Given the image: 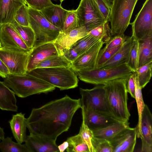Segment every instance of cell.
Masks as SVG:
<instances>
[{"instance_id":"1","label":"cell","mask_w":152,"mask_h":152,"mask_svg":"<svg viewBox=\"0 0 152 152\" xmlns=\"http://www.w3.org/2000/svg\"><path fill=\"white\" fill-rule=\"evenodd\" d=\"M81 107L80 99H73L67 95L52 100L32 109L27 118V128L30 133L56 141L68 130L74 114Z\"/></svg>"},{"instance_id":"2","label":"cell","mask_w":152,"mask_h":152,"mask_svg":"<svg viewBox=\"0 0 152 152\" xmlns=\"http://www.w3.org/2000/svg\"><path fill=\"white\" fill-rule=\"evenodd\" d=\"M3 82L15 95L21 98L52 92L56 88L46 81L28 74L23 75L10 74L4 78Z\"/></svg>"},{"instance_id":"3","label":"cell","mask_w":152,"mask_h":152,"mask_svg":"<svg viewBox=\"0 0 152 152\" xmlns=\"http://www.w3.org/2000/svg\"><path fill=\"white\" fill-rule=\"evenodd\" d=\"M126 78L115 79L104 85L113 117L124 122H128L130 116L127 106Z\"/></svg>"},{"instance_id":"4","label":"cell","mask_w":152,"mask_h":152,"mask_svg":"<svg viewBox=\"0 0 152 152\" xmlns=\"http://www.w3.org/2000/svg\"><path fill=\"white\" fill-rule=\"evenodd\" d=\"M27 74L40 79L61 90L74 88L78 86L77 76L72 68H36L27 72Z\"/></svg>"},{"instance_id":"5","label":"cell","mask_w":152,"mask_h":152,"mask_svg":"<svg viewBox=\"0 0 152 152\" xmlns=\"http://www.w3.org/2000/svg\"><path fill=\"white\" fill-rule=\"evenodd\" d=\"M75 72L81 80L97 85L117 79L127 78L133 72L125 63L108 69L95 68Z\"/></svg>"},{"instance_id":"6","label":"cell","mask_w":152,"mask_h":152,"mask_svg":"<svg viewBox=\"0 0 152 152\" xmlns=\"http://www.w3.org/2000/svg\"><path fill=\"white\" fill-rule=\"evenodd\" d=\"M138 0H113L109 22L111 37L124 35Z\"/></svg>"},{"instance_id":"7","label":"cell","mask_w":152,"mask_h":152,"mask_svg":"<svg viewBox=\"0 0 152 152\" xmlns=\"http://www.w3.org/2000/svg\"><path fill=\"white\" fill-rule=\"evenodd\" d=\"M27 8L30 26L35 34L33 47L48 42H53L61 31V29L49 22L40 11L27 5Z\"/></svg>"},{"instance_id":"8","label":"cell","mask_w":152,"mask_h":152,"mask_svg":"<svg viewBox=\"0 0 152 152\" xmlns=\"http://www.w3.org/2000/svg\"><path fill=\"white\" fill-rule=\"evenodd\" d=\"M79 91L82 107L113 117L104 85H97L90 89L80 88Z\"/></svg>"},{"instance_id":"9","label":"cell","mask_w":152,"mask_h":152,"mask_svg":"<svg viewBox=\"0 0 152 152\" xmlns=\"http://www.w3.org/2000/svg\"><path fill=\"white\" fill-rule=\"evenodd\" d=\"M132 36L138 41L152 36V0H146L133 22Z\"/></svg>"},{"instance_id":"10","label":"cell","mask_w":152,"mask_h":152,"mask_svg":"<svg viewBox=\"0 0 152 152\" xmlns=\"http://www.w3.org/2000/svg\"><path fill=\"white\" fill-rule=\"evenodd\" d=\"M76 10L80 26L89 31L107 22L94 0H81Z\"/></svg>"},{"instance_id":"11","label":"cell","mask_w":152,"mask_h":152,"mask_svg":"<svg viewBox=\"0 0 152 152\" xmlns=\"http://www.w3.org/2000/svg\"><path fill=\"white\" fill-rule=\"evenodd\" d=\"M29 53L0 48V58L8 68L10 74L15 75H23L27 74Z\"/></svg>"},{"instance_id":"12","label":"cell","mask_w":152,"mask_h":152,"mask_svg":"<svg viewBox=\"0 0 152 152\" xmlns=\"http://www.w3.org/2000/svg\"><path fill=\"white\" fill-rule=\"evenodd\" d=\"M0 41L1 47L8 50L29 53L32 49L28 47L10 23L1 26Z\"/></svg>"},{"instance_id":"13","label":"cell","mask_w":152,"mask_h":152,"mask_svg":"<svg viewBox=\"0 0 152 152\" xmlns=\"http://www.w3.org/2000/svg\"><path fill=\"white\" fill-rule=\"evenodd\" d=\"M104 44L100 40L88 50L78 56L72 62V69L75 71H77L96 68L99 51Z\"/></svg>"},{"instance_id":"14","label":"cell","mask_w":152,"mask_h":152,"mask_svg":"<svg viewBox=\"0 0 152 152\" xmlns=\"http://www.w3.org/2000/svg\"><path fill=\"white\" fill-rule=\"evenodd\" d=\"M152 115L148 105L145 104L143 108L139 131L137 137L142 142L141 152H152Z\"/></svg>"},{"instance_id":"15","label":"cell","mask_w":152,"mask_h":152,"mask_svg":"<svg viewBox=\"0 0 152 152\" xmlns=\"http://www.w3.org/2000/svg\"><path fill=\"white\" fill-rule=\"evenodd\" d=\"M137 127H130L109 141L113 152H133L136 143Z\"/></svg>"},{"instance_id":"16","label":"cell","mask_w":152,"mask_h":152,"mask_svg":"<svg viewBox=\"0 0 152 152\" xmlns=\"http://www.w3.org/2000/svg\"><path fill=\"white\" fill-rule=\"evenodd\" d=\"M60 53L53 42H48L33 47L29 54L27 72L35 69L39 63L47 58Z\"/></svg>"},{"instance_id":"17","label":"cell","mask_w":152,"mask_h":152,"mask_svg":"<svg viewBox=\"0 0 152 152\" xmlns=\"http://www.w3.org/2000/svg\"><path fill=\"white\" fill-rule=\"evenodd\" d=\"M89 32L83 26L66 32L61 31L53 42L59 52H61L63 49L70 48L77 41L87 35Z\"/></svg>"},{"instance_id":"18","label":"cell","mask_w":152,"mask_h":152,"mask_svg":"<svg viewBox=\"0 0 152 152\" xmlns=\"http://www.w3.org/2000/svg\"><path fill=\"white\" fill-rule=\"evenodd\" d=\"M56 141L30 133L29 135L27 136L25 142L30 152H59Z\"/></svg>"},{"instance_id":"19","label":"cell","mask_w":152,"mask_h":152,"mask_svg":"<svg viewBox=\"0 0 152 152\" xmlns=\"http://www.w3.org/2000/svg\"><path fill=\"white\" fill-rule=\"evenodd\" d=\"M82 119L92 131L118 121L112 116L104 114L91 110L81 107Z\"/></svg>"},{"instance_id":"20","label":"cell","mask_w":152,"mask_h":152,"mask_svg":"<svg viewBox=\"0 0 152 152\" xmlns=\"http://www.w3.org/2000/svg\"><path fill=\"white\" fill-rule=\"evenodd\" d=\"M23 4H26L24 0H1V26L11 23L14 20L17 11Z\"/></svg>"},{"instance_id":"21","label":"cell","mask_w":152,"mask_h":152,"mask_svg":"<svg viewBox=\"0 0 152 152\" xmlns=\"http://www.w3.org/2000/svg\"><path fill=\"white\" fill-rule=\"evenodd\" d=\"M13 135L17 142L22 144L27 137V118L25 114L20 112L12 115L9 121Z\"/></svg>"},{"instance_id":"22","label":"cell","mask_w":152,"mask_h":152,"mask_svg":"<svg viewBox=\"0 0 152 152\" xmlns=\"http://www.w3.org/2000/svg\"><path fill=\"white\" fill-rule=\"evenodd\" d=\"M129 123L117 121L105 126L92 131L94 137L110 141L125 129Z\"/></svg>"},{"instance_id":"23","label":"cell","mask_w":152,"mask_h":152,"mask_svg":"<svg viewBox=\"0 0 152 152\" xmlns=\"http://www.w3.org/2000/svg\"><path fill=\"white\" fill-rule=\"evenodd\" d=\"M134 39L128 37L121 48L100 68L108 69L126 63L129 56Z\"/></svg>"},{"instance_id":"24","label":"cell","mask_w":152,"mask_h":152,"mask_svg":"<svg viewBox=\"0 0 152 152\" xmlns=\"http://www.w3.org/2000/svg\"><path fill=\"white\" fill-rule=\"evenodd\" d=\"M67 11L63 8L61 4H53L40 11L49 22L61 30Z\"/></svg>"},{"instance_id":"25","label":"cell","mask_w":152,"mask_h":152,"mask_svg":"<svg viewBox=\"0 0 152 152\" xmlns=\"http://www.w3.org/2000/svg\"><path fill=\"white\" fill-rule=\"evenodd\" d=\"M0 109L3 110L17 112V99L13 91L0 81Z\"/></svg>"},{"instance_id":"26","label":"cell","mask_w":152,"mask_h":152,"mask_svg":"<svg viewBox=\"0 0 152 152\" xmlns=\"http://www.w3.org/2000/svg\"><path fill=\"white\" fill-rule=\"evenodd\" d=\"M55 67L72 68V62L62 52H60L44 59L38 64L36 68Z\"/></svg>"},{"instance_id":"27","label":"cell","mask_w":152,"mask_h":152,"mask_svg":"<svg viewBox=\"0 0 152 152\" xmlns=\"http://www.w3.org/2000/svg\"><path fill=\"white\" fill-rule=\"evenodd\" d=\"M152 62V36L139 41L138 67Z\"/></svg>"},{"instance_id":"28","label":"cell","mask_w":152,"mask_h":152,"mask_svg":"<svg viewBox=\"0 0 152 152\" xmlns=\"http://www.w3.org/2000/svg\"><path fill=\"white\" fill-rule=\"evenodd\" d=\"M28 46L32 49L35 41V34L31 27L21 26L15 20L10 23Z\"/></svg>"},{"instance_id":"29","label":"cell","mask_w":152,"mask_h":152,"mask_svg":"<svg viewBox=\"0 0 152 152\" xmlns=\"http://www.w3.org/2000/svg\"><path fill=\"white\" fill-rule=\"evenodd\" d=\"M0 142V150L2 152H30L26 145L15 142L11 137H7Z\"/></svg>"},{"instance_id":"30","label":"cell","mask_w":152,"mask_h":152,"mask_svg":"<svg viewBox=\"0 0 152 152\" xmlns=\"http://www.w3.org/2000/svg\"><path fill=\"white\" fill-rule=\"evenodd\" d=\"M66 141L68 143L66 150L67 152H90L87 144L79 134L68 138Z\"/></svg>"},{"instance_id":"31","label":"cell","mask_w":152,"mask_h":152,"mask_svg":"<svg viewBox=\"0 0 152 152\" xmlns=\"http://www.w3.org/2000/svg\"><path fill=\"white\" fill-rule=\"evenodd\" d=\"M99 40L88 34L77 41L71 48L76 52L78 56L88 50Z\"/></svg>"},{"instance_id":"32","label":"cell","mask_w":152,"mask_h":152,"mask_svg":"<svg viewBox=\"0 0 152 152\" xmlns=\"http://www.w3.org/2000/svg\"><path fill=\"white\" fill-rule=\"evenodd\" d=\"M109 22H107L90 31L88 34L102 41L105 44L107 43L111 38V28Z\"/></svg>"},{"instance_id":"33","label":"cell","mask_w":152,"mask_h":152,"mask_svg":"<svg viewBox=\"0 0 152 152\" xmlns=\"http://www.w3.org/2000/svg\"><path fill=\"white\" fill-rule=\"evenodd\" d=\"M152 62L139 67L135 72L142 89L149 82L152 76Z\"/></svg>"},{"instance_id":"34","label":"cell","mask_w":152,"mask_h":152,"mask_svg":"<svg viewBox=\"0 0 152 152\" xmlns=\"http://www.w3.org/2000/svg\"><path fill=\"white\" fill-rule=\"evenodd\" d=\"M135 86V98L137 103L138 115V122L137 127V132L140 129L141 115L142 111L144 108L145 104L144 103L142 92V89L139 82L137 77L135 73L134 78Z\"/></svg>"},{"instance_id":"35","label":"cell","mask_w":152,"mask_h":152,"mask_svg":"<svg viewBox=\"0 0 152 152\" xmlns=\"http://www.w3.org/2000/svg\"><path fill=\"white\" fill-rule=\"evenodd\" d=\"M80 26L77 10H67L61 31L66 32Z\"/></svg>"},{"instance_id":"36","label":"cell","mask_w":152,"mask_h":152,"mask_svg":"<svg viewBox=\"0 0 152 152\" xmlns=\"http://www.w3.org/2000/svg\"><path fill=\"white\" fill-rule=\"evenodd\" d=\"M139 41L134 39L129 59L126 63L133 72L138 68Z\"/></svg>"},{"instance_id":"37","label":"cell","mask_w":152,"mask_h":152,"mask_svg":"<svg viewBox=\"0 0 152 152\" xmlns=\"http://www.w3.org/2000/svg\"><path fill=\"white\" fill-rule=\"evenodd\" d=\"M91 143L94 152H113L112 147L107 140L94 136Z\"/></svg>"},{"instance_id":"38","label":"cell","mask_w":152,"mask_h":152,"mask_svg":"<svg viewBox=\"0 0 152 152\" xmlns=\"http://www.w3.org/2000/svg\"><path fill=\"white\" fill-rule=\"evenodd\" d=\"M78 134L88 145L90 152H94L92 146L91 140L94 137L93 131L90 129L83 119Z\"/></svg>"},{"instance_id":"39","label":"cell","mask_w":152,"mask_h":152,"mask_svg":"<svg viewBox=\"0 0 152 152\" xmlns=\"http://www.w3.org/2000/svg\"><path fill=\"white\" fill-rule=\"evenodd\" d=\"M123 44L114 48L106 50L101 53H99L96 68H100L121 48Z\"/></svg>"},{"instance_id":"40","label":"cell","mask_w":152,"mask_h":152,"mask_svg":"<svg viewBox=\"0 0 152 152\" xmlns=\"http://www.w3.org/2000/svg\"><path fill=\"white\" fill-rule=\"evenodd\" d=\"M14 20L21 26H30L29 16L26 4L22 5L17 11Z\"/></svg>"},{"instance_id":"41","label":"cell","mask_w":152,"mask_h":152,"mask_svg":"<svg viewBox=\"0 0 152 152\" xmlns=\"http://www.w3.org/2000/svg\"><path fill=\"white\" fill-rule=\"evenodd\" d=\"M106 22L109 21L113 0H94Z\"/></svg>"},{"instance_id":"42","label":"cell","mask_w":152,"mask_h":152,"mask_svg":"<svg viewBox=\"0 0 152 152\" xmlns=\"http://www.w3.org/2000/svg\"><path fill=\"white\" fill-rule=\"evenodd\" d=\"M128 37L124 35L111 37L109 41L106 44L105 46L103 48L101 49L99 53H101L106 50L114 48L123 44Z\"/></svg>"},{"instance_id":"43","label":"cell","mask_w":152,"mask_h":152,"mask_svg":"<svg viewBox=\"0 0 152 152\" xmlns=\"http://www.w3.org/2000/svg\"><path fill=\"white\" fill-rule=\"evenodd\" d=\"M26 4L34 9L41 11L53 4L50 0H24Z\"/></svg>"},{"instance_id":"44","label":"cell","mask_w":152,"mask_h":152,"mask_svg":"<svg viewBox=\"0 0 152 152\" xmlns=\"http://www.w3.org/2000/svg\"><path fill=\"white\" fill-rule=\"evenodd\" d=\"M135 72H133L126 78V86L127 91L131 95L132 97L135 98V86L134 78Z\"/></svg>"},{"instance_id":"45","label":"cell","mask_w":152,"mask_h":152,"mask_svg":"<svg viewBox=\"0 0 152 152\" xmlns=\"http://www.w3.org/2000/svg\"><path fill=\"white\" fill-rule=\"evenodd\" d=\"M61 52L63 53L66 58L71 62L78 56L76 52L72 48L69 49H63Z\"/></svg>"},{"instance_id":"46","label":"cell","mask_w":152,"mask_h":152,"mask_svg":"<svg viewBox=\"0 0 152 152\" xmlns=\"http://www.w3.org/2000/svg\"><path fill=\"white\" fill-rule=\"evenodd\" d=\"M10 74L8 68L0 58V76L4 78Z\"/></svg>"},{"instance_id":"47","label":"cell","mask_w":152,"mask_h":152,"mask_svg":"<svg viewBox=\"0 0 152 152\" xmlns=\"http://www.w3.org/2000/svg\"><path fill=\"white\" fill-rule=\"evenodd\" d=\"M68 146V142L66 141L64 142L63 143L58 146L59 152H64L66 150Z\"/></svg>"},{"instance_id":"48","label":"cell","mask_w":152,"mask_h":152,"mask_svg":"<svg viewBox=\"0 0 152 152\" xmlns=\"http://www.w3.org/2000/svg\"><path fill=\"white\" fill-rule=\"evenodd\" d=\"M5 133L3 128L0 126V138L1 140L4 138Z\"/></svg>"},{"instance_id":"49","label":"cell","mask_w":152,"mask_h":152,"mask_svg":"<svg viewBox=\"0 0 152 152\" xmlns=\"http://www.w3.org/2000/svg\"><path fill=\"white\" fill-rule=\"evenodd\" d=\"M0 8H1V0H0V28L1 26V23Z\"/></svg>"},{"instance_id":"50","label":"cell","mask_w":152,"mask_h":152,"mask_svg":"<svg viewBox=\"0 0 152 152\" xmlns=\"http://www.w3.org/2000/svg\"><path fill=\"white\" fill-rule=\"evenodd\" d=\"M65 0H60V1L61 3H62L63 1H64Z\"/></svg>"},{"instance_id":"51","label":"cell","mask_w":152,"mask_h":152,"mask_svg":"<svg viewBox=\"0 0 152 152\" xmlns=\"http://www.w3.org/2000/svg\"><path fill=\"white\" fill-rule=\"evenodd\" d=\"M1 44L0 41V48H1Z\"/></svg>"},{"instance_id":"52","label":"cell","mask_w":152,"mask_h":152,"mask_svg":"<svg viewBox=\"0 0 152 152\" xmlns=\"http://www.w3.org/2000/svg\"><path fill=\"white\" fill-rule=\"evenodd\" d=\"M53 0V1H58V0Z\"/></svg>"},{"instance_id":"53","label":"cell","mask_w":152,"mask_h":152,"mask_svg":"<svg viewBox=\"0 0 152 152\" xmlns=\"http://www.w3.org/2000/svg\"><path fill=\"white\" fill-rule=\"evenodd\" d=\"M1 139L0 138V142H1Z\"/></svg>"}]
</instances>
